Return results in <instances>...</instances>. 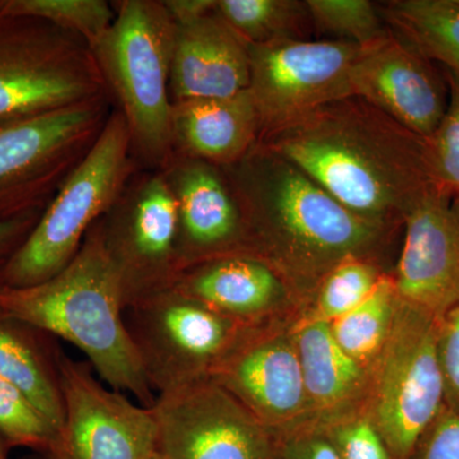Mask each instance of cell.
Wrapping results in <instances>:
<instances>
[{
    "instance_id": "4dcf8cb0",
    "label": "cell",
    "mask_w": 459,
    "mask_h": 459,
    "mask_svg": "<svg viewBox=\"0 0 459 459\" xmlns=\"http://www.w3.org/2000/svg\"><path fill=\"white\" fill-rule=\"evenodd\" d=\"M316 429L328 437L340 459H392L365 410Z\"/></svg>"
},
{
    "instance_id": "52a82bcc",
    "label": "cell",
    "mask_w": 459,
    "mask_h": 459,
    "mask_svg": "<svg viewBox=\"0 0 459 459\" xmlns=\"http://www.w3.org/2000/svg\"><path fill=\"white\" fill-rule=\"evenodd\" d=\"M32 17L0 14V117H27L102 98L90 49Z\"/></svg>"
},
{
    "instance_id": "f35d334b",
    "label": "cell",
    "mask_w": 459,
    "mask_h": 459,
    "mask_svg": "<svg viewBox=\"0 0 459 459\" xmlns=\"http://www.w3.org/2000/svg\"><path fill=\"white\" fill-rule=\"evenodd\" d=\"M31 459H47V458H45V457H44V455H41V457H40V458H31Z\"/></svg>"
},
{
    "instance_id": "8992f818",
    "label": "cell",
    "mask_w": 459,
    "mask_h": 459,
    "mask_svg": "<svg viewBox=\"0 0 459 459\" xmlns=\"http://www.w3.org/2000/svg\"><path fill=\"white\" fill-rule=\"evenodd\" d=\"M439 319L400 299L385 349L369 369L365 412L392 459H411L444 407Z\"/></svg>"
},
{
    "instance_id": "1f68e13d",
    "label": "cell",
    "mask_w": 459,
    "mask_h": 459,
    "mask_svg": "<svg viewBox=\"0 0 459 459\" xmlns=\"http://www.w3.org/2000/svg\"><path fill=\"white\" fill-rule=\"evenodd\" d=\"M437 359L443 377L444 407L459 415V305L439 319Z\"/></svg>"
},
{
    "instance_id": "6da1fadb",
    "label": "cell",
    "mask_w": 459,
    "mask_h": 459,
    "mask_svg": "<svg viewBox=\"0 0 459 459\" xmlns=\"http://www.w3.org/2000/svg\"><path fill=\"white\" fill-rule=\"evenodd\" d=\"M353 213L403 226L420 199L439 188L428 141L356 96L328 102L259 134Z\"/></svg>"
},
{
    "instance_id": "8fae6325",
    "label": "cell",
    "mask_w": 459,
    "mask_h": 459,
    "mask_svg": "<svg viewBox=\"0 0 459 459\" xmlns=\"http://www.w3.org/2000/svg\"><path fill=\"white\" fill-rule=\"evenodd\" d=\"M162 459H281V440L228 391L204 379L156 397Z\"/></svg>"
},
{
    "instance_id": "30bf717a",
    "label": "cell",
    "mask_w": 459,
    "mask_h": 459,
    "mask_svg": "<svg viewBox=\"0 0 459 459\" xmlns=\"http://www.w3.org/2000/svg\"><path fill=\"white\" fill-rule=\"evenodd\" d=\"M295 318L253 325L210 377L280 440L316 428L292 333Z\"/></svg>"
},
{
    "instance_id": "d6986e66",
    "label": "cell",
    "mask_w": 459,
    "mask_h": 459,
    "mask_svg": "<svg viewBox=\"0 0 459 459\" xmlns=\"http://www.w3.org/2000/svg\"><path fill=\"white\" fill-rule=\"evenodd\" d=\"M249 86L247 44L216 9L189 22L175 23L169 82L172 102L231 98Z\"/></svg>"
},
{
    "instance_id": "7402d4cb",
    "label": "cell",
    "mask_w": 459,
    "mask_h": 459,
    "mask_svg": "<svg viewBox=\"0 0 459 459\" xmlns=\"http://www.w3.org/2000/svg\"><path fill=\"white\" fill-rule=\"evenodd\" d=\"M56 337L0 313V377L16 385L49 420L56 433L65 421Z\"/></svg>"
},
{
    "instance_id": "5bb4252c",
    "label": "cell",
    "mask_w": 459,
    "mask_h": 459,
    "mask_svg": "<svg viewBox=\"0 0 459 459\" xmlns=\"http://www.w3.org/2000/svg\"><path fill=\"white\" fill-rule=\"evenodd\" d=\"M100 226L122 281L126 309L172 289L180 273L179 219L164 174L142 180L126 201H117Z\"/></svg>"
},
{
    "instance_id": "f546056e",
    "label": "cell",
    "mask_w": 459,
    "mask_h": 459,
    "mask_svg": "<svg viewBox=\"0 0 459 459\" xmlns=\"http://www.w3.org/2000/svg\"><path fill=\"white\" fill-rule=\"evenodd\" d=\"M448 105L437 131L428 138L435 180L459 198V74L446 71Z\"/></svg>"
},
{
    "instance_id": "d4e9b609",
    "label": "cell",
    "mask_w": 459,
    "mask_h": 459,
    "mask_svg": "<svg viewBox=\"0 0 459 459\" xmlns=\"http://www.w3.org/2000/svg\"><path fill=\"white\" fill-rule=\"evenodd\" d=\"M216 11L247 45L307 40L312 25L307 3L299 0H219Z\"/></svg>"
},
{
    "instance_id": "e575fe53",
    "label": "cell",
    "mask_w": 459,
    "mask_h": 459,
    "mask_svg": "<svg viewBox=\"0 0 459 459\" xmlns=\"http://www.w3.org/2000/svg\"><path fill=\"white\" fill-rule=\"evenodd\" d=\"M42 211L23 214L8 221H0V274L13 258L30 232L35 228Z\"/></svg>"
},
{
    "instance_id": "cb8c5ba5",
    "label": "cell",
    "mask_w": 459,
    "mask_h": 459,
    "mask_svg": "<svg viewBox=\"0 0 459 459\" xmlns=\"http://www.w3.org/2000/svg\"><path fill=\"white\" fill-rule=\"evenodd\" d=\"M392 271L361 304L329 323L341 349L368 370L385 349L400 305Z\"/></svg>"
},
{
    "instance_id": "d6a6232c",
    "label": "cell",
    "mask_w": 459,
    "mask_h": 459,
    "mask_svg": "<svg viewBox=\"0 0 459 459\" xmlns=\"http://www.w3.org/2000/svg\"><path fill=\"white\" fill-rule=\"evenodd\" d=\"M411 459H459V415L443 407L420 437Z\"/></svg>"
},
{
    "instance_id": "277c9868",
    "label": "cell",
    "mask_w": 459,
    "mask_h": 459,
    "mask_svg": "<svg viewBox=\"0 0 459 459\" xmlns=\"http://www.w3.org/2000/svg\"><path fill=\"white\" fill-rule=\"evenodd\" d=\"M108 31L91 54L105 86L110 87L144 159L161 162L172 146V100L169 82L174 54L175 22L164 2L119 3Z\"/></svg>"
},
{
    "instance_id": "83f0119b",
    "label": "cell",
    "mask_w": 459,
    "mask_h": 459,
    "mask_svg": "<svg viewBox=\"0 0 459 459\" xmlns=\"http://www.w3.org/2000/svg\"><path fill=\"white\" fill-rule=\"evenodd\" d=\"M312 25L337 41L374 47L392 35L377 4L369 0H307Z\"/></svg>"
},
{
    "instance_id": "ab89813d",
    "label": "cell",
    "mask_w": 459,
    "mask_h": 459,
    "mask_svg": "<svg viewBox=\"0 0 459 459\" xmlns=\"http://www.w3.org/2000/svg\"><path fill=\"white\" fill-rule=\"evenodd\" d=\"M457 2L459 3V0H457Z\"/></svg>"
},
{
    "instance_id": "3957f363",
    "label": "cell",
    "mask_w": 459,
    "mask_h": 459,
    "mask_svg": "<svg viewBox=\"0 0 459 459\" xmlns=\"http://www.w3.org/2000/svg\"><path fill=\"white\" fill-rule=\"evenodd\" d=\"M124 312L122 281L100 221L56 276L33 286H0V313L74 344L105 385L152 407L157 395L142 369Z\"/></svg>"
},
{
    "instance_id": "f1b7e54d",
    "label": "cell",
    "mask_w": 459,
    "mask_h": 459,
    "mask_svg": "<svg viewBox=\"0 0 459 459\" xmlns=\"http://www.w3.org/2000/svg\"><path fill=\"white\" fill-rule=\"evenodd\" d=\"M56 430L16 385L0 377V437L9 449L27 448L47 455Z\"/></svg>"
},
{
    "instance_id": "7a4b0ae2",
    "label": "cell",
    "mask_w": 459,
    "mask_h": 459,
    "mask_svg": "<svg viewBox=\"0 0 459 459\" xmlns=\"http://www.w3.org/2000/svg\"><path fill=\"white\" fill-rule=\"evenodd\" d=\"M222 170L243 214L247 255L276 271L301 309L341 262L368 258L389 263L402 228L353 213L268 148L256 143L240 161Z\"/></svg>"
},
{
    "instance_id": "4316f807",
    "label": "cell",
    "mask_w": 459,
    "mask_h": 459,
    "mask_svg": "<svg viewBox=\"0 0 459 459\" xmlns=\"http://www.w3.org/2000/svg\"><path fill=\"white\" fill-rule=\"evenodd\" d=\"M0 14L38 18L78 36L91 48L108 31L117 13L104 0H2Z\"/></svg>"
},
{
    "instance_id": "8d00e7d4",
    "label": "cell",
    "mask_w": 459,
    "mask_h": 459,
    "mask_svg": "<svg viewBox=\"0 0 459 459\" xmlns=\"http://www.w3.org/2000/svg\"><path fill=\"white\" fill-rule=\"evenodd\" d=\"M9 448L5 446V443L3 442L2 437H0V459H9Z\"/></svg>"
},
{
    "instance_id": "836d02e7",
    "label": "cell",
    "mask_w": 459,
    "mask_h": 459,
    "mask_svg": "<svg viewBox=\"0 0 459 459\" xmlns=\"http://www.w3.org/2000/svg\"><path fill=\"white\" fill-rule=\"evenodd\" d=\"M281 459H340L328 437L312 428L281 440Z\"/></svg>"
},
{
    "instance_id": "44dd1931",
    "label": "cell",
    "mask_w": 459,
    "mask_h": 459,
    "mask_svg": "<svg viewBox=\"0 0 459 459\" xmlns=\"http://www.w3.org/2000/svg\"><path fill=\"white\" fill-rule=\"evenodd\" d=\"M292 333L316 428L364 410L369 370L341 349L329 325L298 316Z\"/></svg>"
},
{
    "instance_id": "4fadbf2b",
    "label": "cell",
    "mask_w": 459,
    "mask_h": 459,
    "mask_svg": "<svg viewBox=\"0 0 459 459\" xmlns=\"http://www.w3.org/2000/svg\"><path fill=\"white\" fill-rule=\"evenodd\" d=\"M250 95L261 133L352 95V69L364 48L337 40L247 45Z\"/></svg>"
},
{
    "instance_id": "d590c367",
    "label": "cell",
    "mask_w": 459,
    "mask_h": 459,
    "mask_svg": "<svg viewBox=\"0 0 459 459\" xmlns=\"http://www.w3.org/2000/svg\"><path fill=\"white\" fill-rule=\"evenodd\" d=\"M214 0H168L164 2L175 23L189 22L216 9Z\"/></svg>"
},
{
    "instance_id": "ac0fdd59",
    "label": "cell",
    "mask_w": 459,
    "mask_h": 459,
    "mask_svg": "<svg viewBox=\"0 0 459 459\" xmlns=\"http://www.w3.org/2000/svg\"><path fill=\"white\" fill-rule=\"evenodd\" d=\"M172 290L249 325L295 318L301 310L280 274L249 255L220 256L186 268Z\"/></svg>"
},
{
    "instance_id": "9c48e42d",
    "label": "cell",
    "mask_w": 459,
    "mask_h": 459,
    "mask_svg": "<svg viewBox=\"0 0 459 459\" xmlns=\"http://www.w3.org/2000/svg\"><path fill=\"white\" fill-rule=\"evenodd\" d=\"M102 98L49 113L0 117V221L42 211L68 162L104 124Z\"/></svg>"
},
{
    "instance_id": "ffe728a7",
    "label": "cell",
    "mask_w": 459,
    "mask_h": 459,
    "mask_svg": "<svg viewBox=\"0 0 459 459\" xmlns=\"http://www.w3.org/2000/svg\"><path fill=\"white\" fill-rule=\"evenodd\" d=\"M171 131L184 156L226 168L255 146L261 120L247 90L231 98L172 102Z\"/></svg>"
},
{
    "instance_id": "9a60e30c",
    "label": "cell",
    "mask_w": 459,
    "mask_h": 459,
    "mask_svg": "<svg viewBox=\"0 0 459 459\" xmlns=\"http://www.w3.org/2000/svg\"><path fill=\"white\" fill-rule=\"evenodd\" d=\"M392 271L398 298L442 318L459 305V198L437 188L404 217Z\"/></svg>"
},
{
    "instance_id": "74e56055",
    "label": "cell",
    "mask_w": 459,
    "mask_h": 459,
    "mask_svg": "<svg viewBox=\"0 0 459 459\" xmlns=\"http://www.w3.org/2000/svg\"><path fill=\"white\" fill-rule=\"evenodd\" d=\"M151 459H162V458H161V455H159V453H156V455H153V457Z\"/></svg>"
},
{
    "instance_id": "e0dca14e",
    "label": "cell",
    "mask_w": 459,
    "mask_h": 459,
    "mask_svg": "<svg viewBox=\"0 0 459 459\" xmlns=\"http://www.w3.org/2000/svg\"><path fill=\"white\" fill-rule=\"evenodd\" d=\"M165 178L178 204L179 271L232 255H247L246 225L222 168L181 156Z\"/></svg>"
},
{
    "instance_id": "603a6c76",
    "label": "cell",
    "mask_w": 459,
    "mask_h": 459,
    "mask_svg": "<svg viewBox=\"0 0 459 459\" xmlns=\"http://www.w3.org/2000/svg\"><path fill=\"white\" fill-rule=\"evenodd\" d=\"M377 7L400 40L446 71L459 74L457 0H391Z\"/></svg>"
},
{
    "instance_id": "5b68a950",
    "label": "cell",
    "mask_w": 459,
    "mask_h": 459,
    "mask_svg": "<svg viewBox=\"0 0 459 459\" xmlns=\"http://www.w3.org/2000/svg\"><path fill=\"white\" fill-rule=\"evenodd\" d=\"M131 148L126 119L111 115L5 265L0 286L38 285L65 270L92 226L117 204L128 177Z\"/></svg>"
},
{
    "instance_id": "ba28073f",
    "label": "cell",
    "mask_w": 459,
    "mask_h": 459,
    "mask_svg": "<svg viewBox=\"0 0 459 459\" xmlns=\"http://www.w3.org/2000/svg\"><path fill=\"white\" fill-rule=\"evenodd\" d=\"M124 320L148 385L157 395L210 379L253 327L172 289L126 307Z\"/></svg>"
},
{
    "instance_id": "2e32d148",
    "label": "cell",
    "mask_w": 459,
    "mask_h": 459,
    "mask_svg": "<svg viewBox=\"0 0 459 459\" xmlns=\"http://www.w3.org/2000/svg\"><path fill=\"white\" fill-rule=\"evenodd\" d=\"M352 95L420 137L430 138L448 105V84L433 62L392 35L367 48L352 69Z\"/></svg>"
},
{
    "instance_id": "7c38bea8",
    "label": "cell",
    "mask_w": 459,
    "mask_h": 459,
    "mask_svg": "<svg viewBox=\"0 0 459 459\" xmlns=\"http://www.w3.org/2000/svg\"><path fill=\"white\" fill-rule=\"evenodd\" d=\"M65 421L47 459H151L157 453L152 407L108 389L87 361L60 359Z\"/></svg>"
},
{
    "instance_id": "484cf974",
    "label": "cell",
    "mask_w": 459,
    "mask_h": 459,
    "mask_svg": "<svg viewBox=\"0 0 459 459\" xmlns=\"http://www.w3.org/2000/svg\"><path fill=\"white\" fill-rule=\"evenodd\" d=\"M392 270L388 263L377 259L349 258L341 262L320 281L299 318L329 325L361 304Z\"/></svg>"
}]
</instances>
